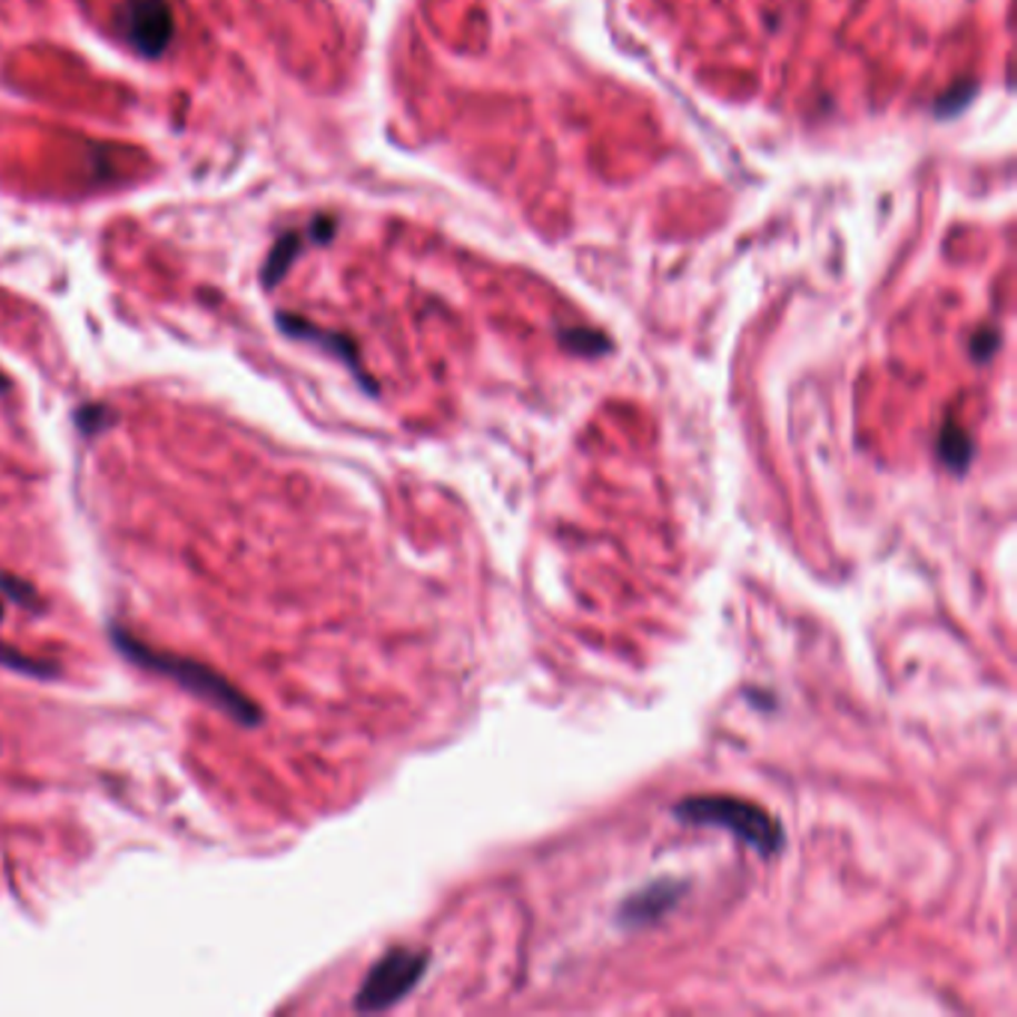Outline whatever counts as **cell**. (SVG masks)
I'll list each match as a JSON object with an SVG mask.
<instances>
[{
    "instance_id": "cell-1",
    "label": "cell",
    "mask_w": 1017,
    "mask_h": 1017,
    "mask_svg": "<svg viewBox=\"0 0 1017 1017\" xmlns=\"http://www.w3.org/2000/svg\"><path fill=\"white\" fill-rule=\"evenodd\" d=\"M111 639L117 644V651L129 660V663L140 665V669H147L152 674H161V678H168L179 687V690L191 692L195 699L206 701L209 708L221 710L227 717L239 722V725H260L263 722V710L254 704L245 692H239L234 683L227 681L225 674H218L215 669H209L200 660H188V656H179V653H168V651H156L150 644L138 642L135 635L120 630V626H111Z\"/></svg>"
},
{
    "instance_id": "cell-2",
    "label": "cell",
    "mask_w": 1017,
    "mask_h": 1017,
    "mask_svg": "<svg viewBox=\"0 0 1017 1017\" xmlns=\"http://www.w3.org/2000/svg\"><path fill=\"white\" fill-rule=\"evenodd\" d=\"M674 818L692 827H717L740 841H747L749 848H756L761 857H773L784 845L782 827L770 818V814L756 803L738 800V797H687L681 803H674Z\"/></svg>"
},
{
    "instance_id": "cell-3",
    "label": "cell",
    "mask_w": 1017,
    "mask_h": 1017,
    "mask_svg": "<svg viewBox=\"0 0 1017 1017\" xmlns=\"http://www.w3.org/2000/svg\"><path fill=\"white\" fill-rule=\"evenodd\" d=\"M429 955L418 949H392L385 952L379 961L371 967V972L362 981V988L355 994V1011H385L394 1003H401L421 976L427 972Z\"/></svg>"
},
{
    "instance_id": "cell-4",
    "label": "cell",
    "mask_w": 1017,
    "mask_h": 1017,
    "mask_svg": "<svg viewBox=\"0 0 1017 1017\" xmlns=\"http://www.w3.org/2000/svg\"><path fill=\"white\" fill-rule=\"evenodd\" d=\"M117 28L135 55L156 60L174 39V10L168 0H122Z\"/></svg>"
},
{
    "instance_id": "cell-5",
    "label": "cell",
    "mask_w": 1017,
    "mask_h": 1017,
    "mask_svg": "<svg viewBox=\"0 0 1017 1017\" xmlns=\"http://www.w3.org/2000/svg\"><path fill=\"white\" fill-rule=\"evenodd\" d=\"M681 880H656L651 887L639 889L635 896H630L618 910V922L624 928H644V925L660 922L683 896Z\"/></svg>"
},
{
    "instance_id": "cell-6",
    "label": "cell",
    "mask_w": 1017,
    "mask_h": 1017,
    "mask_svg": "<svg viewBox=\"0 0 1017 1017\" xmlns=\"http://www.w3.org/2000/svg\"><path fill=\"white\" fill-rule=\"evenodd\" d=\"M278 328L284 332V335L296 337V340H308V344H317V346H323L326 353L337 355L346 367H353V374L365 383L367 392H376L374 383L367 379L365 371H362V365H358V353H355V346L349 337L335 335V332H323V328H317L314 323H308V319L293 317V314H278Z\"/></svg>"
},
{
    "instance_id": "cell-7",
    "label": "cell",
    "mask_w": 1017,
    "mask_h": 1017,
    "mask_svg": "<svg viewBox=\"0 0 1017 1017\" xmlns=\"http://www.w3.org/2000/svg\"><path fill=\"white\" fill-rule=\"evenodd\" d=\"M937 454H940L942 466L961 475L972 460V442L967 436V429L955 421H942L940 436H937Z\"/></svg>"
},
{
    "instance_id": "cell-8",
    "label": "cell",
    "mask_w": 1017,
    "mask_h": 1017,
    "mask_svg": "<svg viewBox=\"0 0 1017 1017\" xmlns=\"http://www.w3.org/2000/svg\"><path fill=\"white\" fill-rule=\"evenodd\" d=\"M299 251H302V234L280 236L278 243L271 245V251H269V257H266V263H263V275H260L263 287L266 289L278 287L280 278H284V275L289 271V266H293V260L299 257Z\"/></svg>"
},
{
    "instance_id": "cell-9",
    "label": "cell",
    "mask_w": 1017,
    "mask_h": 1017,
    "mask_svg": "<svg viewBox=\"0 0 1017 1017\" xmlns=\"http://www.w3.org/2000/svg\"><path fill=\"white\" fill-rule=\"evenodd\" d=\"M0 663L7 665V669H12V672L39 678V681H51V678L60 674V669H57L55 663H48V660H33V656H28V653L12 651V648H7V644H0Z\"/></svg>"
},
{
    "instance_id": "cell-10",
    "label": "cell",
    "mask_w": 1017,
    "mask_h": 1017,
    "mask_svg": "<svg viewBox=\"0 0 1017 1017\" xmlns=\"http://www.w3.org/2000/svg\"><path fill=\"white\" fill-rule=\"evenodd\" d=\"M76 424L85 436H96V433H102L105 427H111L113 412L108 409V406H102V403H87V406H81V409L76 412Z\"/></svg>"
},
{
    "instance_id": "cell-11",
    "label": "cell",
    "mask_w": 1017,
    "mask_h": 1017,
    "mask_svg": "<svg viewBox=\"0 0 1017 1017\" xmlns=\"http://www.w3.org/2000/svg\"><path fill=\"white\" fill-rule=\"evenodd\" d=\"M0 594H3L7 600H12V603H19V606L39 609V600H37V591H33V585H28L24 579L10 576V573H0Z\"/></svg>"
},
{
    "instance_id": "cell-12",
    "label": "cell",
    "mask_w": 1017,
    "mask_h": 1017,
    "mask_svg": "<svg viewBox=\"0 0 1017 1017\" xmlns=\"http://www.w3.org/2000/svg\"><path fill=\"white\" fill-rule=\"evenodd\" d=\"M561 340L573 349V353L582 355H600L609 349V340L603 335H594V332H585V328H576V332H564Z\"/></svg>"
},
{
    "instance_id": "cell-13",
    "label": "cell",
    "mask_w": 1017,
    "mask_h": 1017,
    "mask_svg": "<svg viewBox=\"0 0 1017 1017\" xmlns=\"http://www.w3.org/2000/svg\"><path fill=\"white\" fill-rule=\"evenodd\" d=\"M310 236H314L317 243H328V239L335 236V221H332L328 215H319L317 221L310 225Z\"/></svg>"
},
{
    "instance_id": "cell-14",
    "label": "cell",
    "mask_w": 1017,
    "mask_h": 1017,
    "mask_svg": "<svg viewBox=\"0 0 1017 1017\" xmlns=\"http://www.w3.org/2000/svg\"><path fill=\"white\" fill-rule=\"evenodd\" d=\"M994 346H997V335H990V332H981L979 340L972 344V353H976V358H979V362H985Z\"/></svg>"
},
{
    "instance_id": "cell-15",
    "label": "cell",
    "mask_w": 1017,
    "mask_h": 1017,
    "mask_svg": "<svg viewBox=\"0 0 1017 1017\" xmlns=\"http://www.w3.org/2000/svg\"><path fill=\"white\" fill-rule=\"evenodd\" d=\"M7 388H10V379H7V376L0 374V394L7 392Z\"/></svg>"
},
{
    "instance_id": "cell-16",
    "label": "cell",
    "mask_w": 1017,
    "mask_h": 1017,
    "mask_svg": "<svg viewBox=\"0 0 1017 1017\" xmlns=\"http://www.w3.org/2000/svg\"><path fill=\"white\" fill-rule=\"evenodd\" d=\"M0 621H3V603H0Z\"/></svg>"
}]
</instances>
